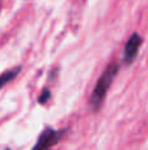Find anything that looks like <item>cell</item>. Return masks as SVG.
Returning <instances> with one entry per match:
<instances>
[{
    "instance_id": "6da1fadb",
    "label": "cell",
    "mask_w": 148,
    "mask_h": 150,
    "mask_svg": "<svg viewBox=\"0 0 148 150\" xmlns=\"http://www.w3.org/2000/svg\"><path fill=\"white\" fill-rule=\"evenodd\" d=\"M118 70H119V66L117 63H112V65L108 66V69L104 71V74L100 76L98 82L96 83V87H94L91 96V107L93 111H98L100 107L102 105L105 96H106Z\"/></svg>"
},
{
    "instance_id": "7a4b0ae2",
    "label": "cell",
    "mask_w": 148,
    "mask_h": 150,
    "mask_svg": "<svg viewBox=\"0 0 148 150\" xmlns=\"http://www.w3.org/2000/svg\"><path fill=\"white\" fill-rule=\"evenodd\" d=\"M62 137H63V132L47 128V129H45L42 132V134L39 136L38 141H37L36 146L31 150H49V148H51L52 145L59 142Z\"/></svg>"
},
{
    "instance_id": "3957f363",
    "label": "cell",
    "mask_w": 148,
    "mask_h": 150,
    "mask_svg": "<svg viewBox=\"0 0 148 150\" xmlns=\"http://www.w3.org/2000/svg\"><path fill=\"white\" fill-rule=\"evenodd\" d=\"M142 45V37L138 33H134L133 36L128 38V41L126 42L125 49H123V62L125 63H131L135 59L138 50Z\"/></svg>"
},
{
    "instance_id": "277c9868",
    "label": "cell",
    "mask_w": 148,
    "mask_h": 150,
    "mask_svg": "<svg viewBox=\"0 0 148 150\" xmlns=\"http://www.w3.org/2000/svg\"><path fill=\"white\" fill-rule=\"evenodd\" d=\"M21 71V67H15V69H10V70L5 71L4 74L0 75V90L4 87L7 83H9L10 80H13L16 76L18 75V73Z\"/></svg>"
},
{
    "instance_id": "5b68a950",
    "label": "cell",
    "mask_w": 148,
    "mask_h": 150,
    "mask_svg": "<svg viewBox=\"0 0 148 150\" xmlns=\"http://www.w3.org/2000/svg\"><path fill=\"white\" fill-rule=\"evenodd\" d=\"M50 96H51V92H50V90L45 88V90L42 91L41 96L38 98V103H39V104H45V103H47V100L50 99Z\"/></svg>"
}]
</instances>
